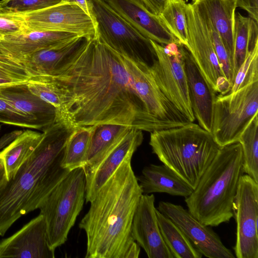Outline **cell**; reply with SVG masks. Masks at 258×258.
Returning <instances> with one entry per match:
<instances>
[{
  "label": "cell",
  "mask_w": 258,
  "mask_h": 258,
  "mask_svg": "<svg viewBox=\"0 0 258 258\" xmlns=\"http://www.w3.org/2000/svg\"><path fill=\"white\" fill-rule=\"evenodd\" d=\"M37 78L56 87L59 116L75 127L108 123L163 130L136 92L122 56L97 39L56 75Z\"/></svg>",
  "instance_id": "cell-1"
},
{
  "label": "cell",
  "mask_w": 258,
  "mask_h": 258,
  "mask_svg": "<svg viewBox=\"0 0 258 258\" xmlns=\"http://www.w3.org/2000/svg\"><path fill=\"white\" fill-rule=\"evenodd\" d=\"M125 159L91 202L80 228L87 236V258H124L135 241L132 225L143 194L131 166Z\"/></svg>",
  "instance_id": "cell-2"
},
{
  "label": "cell",
  "mask_w": 258,
  "mask_h": 258,
  "mask_svg": "<svg viewBox=\"0 0 258 258\" xmlns=\"http://www.w3.org/2000/svg\"><path fill=\"white\" fill-rule=\"evenodd\" d=\"M59 119L43 137L15 175L0 186V236L21 217L37 209L71 171L62 162L67 141L75 130Z\"/></svg>",
  "instance_id": "cell-3"
},
{
  "label": "cell",
  "mask_w": 258,
  "mask_h": 258,
  "mask_svg": "<svg viewBox=\"0 0 258 258\" xmlns=\"http://www.w3.org/2000/svg\"><path fill=\"white\" fill-rule=\"evenodd\" d=\"M239 141L221 147L185 202L188 211L202 223L216 227L233 217L232 204L244 174Z\"/></svg>",
  "instance_id": "cell-4"
},
{
  "label": "cell",
  "mask_w": 258,
  "mask_h": 258,
  "mask_svg": "<svg viewBox=\"0 0 258 258\" xmlns=\"http://www.w3.org/2000/svg\"><path fill=\"white\" fill-rule=\"evenodd\" d=\"M150 133L153 153L193 190L221 148L211 133L194 122Z\"/></svg>",
  "instance_id": "cell-5"
},
{
  "label": "cell",
  "mask_w": 258,
  "mask_h": 258,
  "mask_svg": "<svg viewBox=\"0 0 258 258\" xmlns=\"http://www.w3.org/2000/svg\"><path fill=\"white\" fill-rule=\"evenodd\" d=\"M86 195L83 167L71 170L40 204L50 247L55 250L66 241L70 230L82 210Z\"/></svg>",
  "instance_id": "cell-6"
},
{
  "label": "cell",
  "mask_w": 258,
  "mask_h": 258,
  "mask_svg": "<svg viewBox=\"0 0 258 258\" xmlns=\"http://www.w3.org/2000/svg\"><path fill=\"white\" fill-rule=\"evenodd\" d=\"M97 38L119 54L151 66L156 55L150 40L139 32L105 0H87Z\"/></svg>",
  "instance_id": "cell-7"
},
{
  "label": "cell",
  "mask_w": 258,
  "mask_h": 258,
  "mask_svg": "<svg viewBox=\"0 0 258 258\" xmlns=\"http://www.w3.org/2000/svg\"><path fill=\"white\" fill-rule=\"evenodd\" d=\"M257 114L258 81L234 92L217 95L211 132L216 142L221 147L238 141Z\"/></svg>",
  "instance_id": "cell-8"
},
{
  "label": "cell",
  "mask_w": 258,
  "mask_h": 258,
  "mask_svg": "<svg viewBox=\"0 0 258 258\" xmlns=\"http://www.w3.org/2000/svg\"><path fill=\"white\" fill-rule=\"evenodd\" d=\"M150 42L156 55L150 68L157 84L174 106L194 122L196 118L185 68V45L176 42L164 45L152 40Z\"/></svg>",
  "instance_id": "cell-9"
},
{
  "label": "cell",
  "mask_w": 258,
  "mask_h": 258,
  "mask_svg": "<svg viewBox=\"0 0 258 258\" xmlns=\"http://www.w3.org/2000/svg\"><path fill=\"white\" fill-rule=\"evenodd\" d=\"M186 17L185 46L213 91L219 95L228 93L231 85L222 72L205 18L190 3L187 5Z\"/></svg>",
  "instance_id": "cell-10"
},
{
  "label": "cell",
  "mask_w": 258,
  "mask_h": 258,
  "mask_svg": "<svg viewBox=\"0 0 258 258\" xmlns=\"http://www.w3.org/2000/svg\"><path fill=\"white\" fill-rule=\"evenodd\" d=\"M232 212L236 223V257L258 258V183L247 174L240 178Z\"/></svg>",
  "instance_id": "cell-11"
},
{
  "label": "cell",
  "mask_w": 258,
  "mask_h": 258,
  "mask_svg": "<svg viewBox=\"0 0 258 258\" xmlns=\"http://www.w3.org/2000/svg\"><path fill=\"white\" fill-rule=\"evenodd\" d=\"M134 89L148 112L163 130L191 122L166 97L157 84L150 66L122 55Z\"/></svg>",
  "instance_id": "cell-12"
},
{
  "label": "cell",
  "mask_w": 258,
  "mask_h": 258,
  "mask_svg": "<svg viewBox=\"0 0 258 258\" xmlns=\"http://www.w3.org/2000/svg\"><path fill=\"white\" fill-rule=\"evenodd\" d=\"M22 15L26 32H64L97 38L92 18L76 4L60 3Z\"/></svg>",
  "instance_id": "cell-13"
},
{
  "label": "cell",
  "mask_w": 258,
  "mask_h": 258,
  "mask_svg": "<svg viewBox=\"0 0 258 258\" xmlns=\"http://www.w3.org/2000/svg\"><path fill=\"white\" fill-rule=\"evenodd\" d=\"M156 209L180 228L203 255L209 258L235 257L218 234L188 210L180 205L164 201H161Z\"/></svg>",
  "instance_id": "cell-14"
},
{
  "label": "cell",
  "mask_w": 258,
  "mask_h": 258,
  "mask_svg": "<svg viewBox=\"0 0 258 258\" xmlns=\"http://www.w3.org/2000/svg\"><path fill=\"white\" fill-rule=\"evenodd\" d=\"M44 218L40 214L8 238L0 241V258H53Z\"/></svg>",
  "instance_id": "cell-15"
},
{
  "label": "cell",
  "mask_w": 258,
  "mask_h": 258,
  "mask_svg": "<svg viewBox=\"0 0 258 258\" xmlns=\"http://www.w3.org/2000/svg\"><path fill=\"white\" fill-rule=\"evenodd\" d=\"M153 194H143L133 220L132 235L149 258H173L158 225Z\"/></svg>",
  "instance_id": "cell-16"
},
{
  "label": "cell",
  "mask_w": 258,
  "mask_h": 258,
  "mask_svg": "<svg viewBox=\"0 0 258 258\" xmlns=\"http://www.w3.org/2000/svg\"><path fill=\"white\" fill-rule=\"evenodd\" d=\"M90 39L80 36L67 43L41 49L19 58H10L21 64L33 78L53 76L76 58Z\"/></svg>",
  "instance_id": "cell-17"
},
{
  "label": "cell",
  "mask_w": 258,
  "mask_h": 258,
  "mask_svg": "<svg viewBox=\"0 0 258 258\" xmlns=\"http://www.w3.org/2000/svg\"><path fill=\"white\" fill-rule=\"evenodd\" d=\"M122 18L143 36L161 45L180 43L157 16L151 13L139 0H106Z\"/></svg>",
  "instance_id": "cell-18"
},
{
  "label": "cell",
  "mask_w": 258,
  "mask_h": 258,
  "mask_svg": "<svg viewBox=\"0 0 258 258\" xmlns=\"http://www.w3.org/2000/svg\"><path fill=\"white\" fill-rule=\"evenodd\" d=\"M79 35L64 32L29 31L0 38V55L17 59L41 49L67 43Z\"/></svg>",
  "instance_id": "cell-19"
},
{
  "label": "cell",
  "mask_w": 258,
  "mask_h": 258,
  "mask_svg": "<svg viewBox=\"0 0 258 258\" xmlns=\"http://www.w3.org/2000/svg\"><path fill=\"white\" fill-rule=\"evenodd\" d=\"M185 68L194 114L198 124L211 133L213 109L217 94L203 77L185 46Z\"/></svg>",
  "instance_id": "cell-20"
},
{
  "label": "cell",
  "mask_w": 258,
  "mask_h": 258,
  "mask_svg": "<svg viewBox=\"0 0 258 258\" xmlns=\"http://www.w3.org/2000/svg\"><path fill=\"white\" fill-rule=\"evenodd\" d=\"M0 97L33 118L41 125L43 132L59 118L57 109L30 92L27 84L0 88Z\"/></svg>",
  "instance_id": "cell-21"
},
{
  "label": "cell",
  "mask_w": 258,
  "mask_h": 258,
  "mask_svg": "<svg viewBox=\"0 0 258 258\" xmlns=\"http://www.w3.org/2000/svg\"><path fill=\"white\" fill-rule=\"evenodd\" d=\"M131 128L130 126L115 124L95 125L86 163L83 167L86 176V190L91 185L99 165Z\"/></svg>",
  "instance_id": "cell-22"
},
{
  "label": "cell",
  "mask_w": 258,
  "mask_h": 258,
  "mask_svg": "<svg viewBox=\"0 0 258 258\" xmlns=\"http://www.w3.org/2000/svg\"><path fill=\"white\" fill-rule=\"evenodd\" d=\"M192 6L204 14L220 35L233 69L234 17L236 0H192Z\"/></svg>",
  "instance_id": "cell-23"
},
{
  "label": "cell",
  "mask_w": 258,
  "mask_h": 258,
  "mask_svg": "<svg viewBox=\"0 0 258 258\" xmlns=\"http://www.w3.org/2000/svg\"><path fill=\"white\" fill-rule=\"evenodd\" d=\"M143 141L142 131L132 128L98 166L91 185L86 190V202H91L93 200L100 189L114 174L123 161L128 157H132Z\"/></svg>",
  "instance_id": "cell-24"
},
{
  "label": "cell",
  "mask_w": 258,
  "mask_h": 258,
  "mask_svg": "<svg viewBox=\"0 0 258 258\" xmlns=\"http://www.w3.org/2000/svg\"><path fill=\"white\" fill-rule=\"evenodd\" d=\"M144 194L162 192L186 198L193 189L166 165L150 164L137 178Z\"/></svg>",
  "instance_id": "cell-25"
},
{
  "label": "cell",
  "mask_w": 258,
  "mask_h": 258,
  "mask_svg": "<svg viewBox=\"0 0 258 258\" xmlns=\"http://www.w3.org/2000/svg\"><path fill=\"white\" fill-rule=\"evenodd\" d=\"M43 137V133L25 130L0 151L8 181L34 151Z\"/></svg>",
  "instance_id": "cell-26"
},
{
  "label": "cell",
  "mask_w": 258,
  "mask_h": 258,
  "mask_svg": "<svg viewBox=\"0 0 258 258\" xmlns=\"http://www.w3.org/2000/svg\"><path fill=\"white\" fill-rule=\"evenodd\" d=\"M233 77L248 52L258 46V22L235 12L234 17ZM234 80V79H233Z\"/></svg>",
  "instance_id": "cell-27"
},
{
  "label": "cell",
  "mask_w": 258,
  "mask_h": 258,
  "mask_svg": "<svg viewBox=\"0 0 258 258\" xmlns=\"http://www.w3.org/2000/svg\"><path fill=\"white\" fill-rule=\"evenodd\" d=\"M157 221L164 241L173 258H201L202 254L180 228L156 209Z\"/></svg>",
  "instance_id": "cell-28"
},
{
  "label": "cell",
  "mask_w": 258,
  "mask_h": 258,
  "mask_svg": "<svg viewBox=\"0 0 258 258\" xmlns=\"http://www.w3.org/2000/svg\"><path fill=\"white\" fill-rule=\"evenodd\" d=\"M95 125L75 127L66 144L62 166L71 171L84 167Z\"/></svg>",
  "instance_id": "cell-29"
},
{
  "label": "cell",
  "mask_w": 258,
  "mask_h": 258,
  "mask_svg": "<svg viewBox=\"0 0 258 258\" xmlns=\"http://www.w3.org/2000/svg\"><path fill=\"white\" fill-rule=\"evenodd\" d=\"M185 0H167L157 16L168 31L181 44L187 42V23Z\"/></svg>",
  "instance_id": "cell-30"
},
{
  "label": "cell",
  "mask_w": 258,
  "mask_h": 258,
  "mask_svg": "<svg viewBox=\"0 0 258 258\" xmlns=\"http://www.w3.org/2000/svg\"><path fill=\"white\" fill-rule=\"evenodd\" d=\"M238 141L243 152L244 173L258 183V117L256 115L241 135Z\"/></svg>",
  "instance_id": "cell-31"
},
{
  "label": "cell",
  "mask_w": 258,
  "mask_h": 258,
  "mask_svg": "<svg viewBox=\"0 0 258 258\" xmlns=\"http://www.w3.org/2000/svg\"><path fill=\"white\" fill-rule=\"evenodd\" d=\"M32 78L21 64L0 55V88L27 84Z\"/></svg>",
  "instance_id": "cell-32"
},
{
  "label": "cell",
  "mask_w": 258,
  "mask_h": 258,
  "mask_svg": "<svg viewBox=\"0 0 258 258\" xmlns=\"http://www.w3.org/2000/svg\"><path fill=\"white\" fill-rule=\"evenodd\" d=\"M258 81V46L248 52L238 70L229 92H234L244 86Z\"/></svg>",
  "instance_id": "cell-33"
},
{
  "label": "cell",
  "mask_w": 258,
  "mask_h": 258,
  "mask_svg": "<svg viewBox=\"0 0 258 258\" xmlns=\"http://www.w3.org/2000/svg\"><path fill=\"white\" fill-rule=\"evenodd\" d=\"M0 122L42 131L41 125L33 118L16 109L1 97Z\"/></svg>",
  "instance_id": "cell-34"
},
{
  "label": "cell",
  "mask_w": 258,
  "mask_h": 258,
  "mask_svg": "<svg viewBox=\"0 0 258 258\" xmlns=\"http://www.w3.org/2000/svg\"><path fill=\"white\" fill-rule=\"evenodd\" d=\"M199 12L203 15L206 21L212 43L219 63L224 76L230 84L231 88L234 79L233 69L226 50L220 35L209 20L204 14L200 12Z\"/></svg>",
  "instance_id": "cell-35"
},
{
  "label": "cell",
  "mask_w": 258,
  "mask_h": 258,
  "mask_svg": "<svg viewBox=\"0 0 258 258\" xmlns=\"http://www.w3.org/2000/svg\"><path fill=\"white\" fill-rule=\"evenodd\" d=\"M61 0H3L0 9L13 13H25L52 7Z\"/></svg>",
  "instance_id": "cell-36"
},
{
  "label": "cell",
  "mask_w": 258,
  "mask_h": 258,
  "mask_svg": "<svg viewBox=\"0 0 258 258\" xmlns=\"http://www.w3.org/2000/svg\"><path fill=\"white\" fill-rule=\"evenodd\" d=\"M27 86L33 94L54 106L57 109L59 115L61 101L56 87L52 83L47 81L31 80L27 83Z\"/></svg>",
  "instance_id": "cell-37"
},
{
  "label": "cell",
  "mask_w": 258,
  "mask_h": 258,
  "mask_svg": "<svg viewBox=\"0 0 258 258\" xmlns=\"http://www.w3.org/2000/svg\"><path fill=\"white\" fill-rule=\"evenodd\" d=\"M25 32L26 28L21 14L0 9V38L7 35Z\"/></svg>",
  "instance_id": "cell-38"
},
{
  "label": "cell",
  "mask_w": 258,
  "mask_h": 258,
  "mask_svg": "<svg viewBox=\"0 0 258 258\" xmlns=\"http://www.w3.org/2000/svg\"><path fill=\"white\" fill-rule=\"evenodd\" d=\"M237 7L245 11L248 16L258 22V0H236Z\"/></svg>",
  "instance_id": "cell-39"
},
{
  "label": "cell",
  "mask_w": 258,
  "mask_h": 258,
  "mask_svg": "<svg viewBox=\"0 0 258 258\" xmlns=\"http://www.w3.org/2000/svg\"><path fill=\"white\" fill-rule=\"evenodd\" d=\"M152 14L158 16L162 11L167 0H139Z\"/></svg>",
  "instance_id": "cell-40"
},
{
  "label": "cell",
  "mask_w": 258,
  "mask_h": 258,
  "mask_svg": "<svg viewBox=\"0 0 258 258\" xmlns=\"http://www.w3.org/2000/svg\"><path fill=\"white\" fill-rule=\"evenodd\" d=\"M61 3L76 4L92 18L87 0H61Z\"/></svg>",
  "instance_id": "cell-41"
},
{
  "label": "cell",
  "mask_w": 258,
  "mask_h": 258,
  "mask_svg": "<svg viewBox=\"0 0 258 258\" xmlns=\"http://www.w3.org/2000/svg\"><path fill=\"white\" fill-rule=\"evenodd\" d=\"M140 253V246L134 241L126 252L124 258H138Z\"/></svg>",
  "instance_id": "cell-42"
},
{
  "label": "cell",
  "mask_w": 258,
  "mask_h": 258,
  "mask_svg": "<svg viewBox=\"0 0 258 258\" xmlns=\"http://www.w3.org/2000/svg\"><path fill=\"white\" fill-rule=\"evenodd\" d=\"M8 181V179L3 163L2 160L0 159V186Z\"/></svg>",
  "instance_id": "cell-43"
},
{
  "label": "cell",
  "mask_w": 258,
  "mask_h": 258,
  "mask_svg": "<svg viewBox=\"0 0 258 258\" xmlns=\"http://www.w3.org/2000/svg\"><path fill=\"white\" fill-rule=\"evenodd\" d=\"M1 130H2V125H1V124H0V132H1Z\"/></svg>",
  "instance_id": "cell-44"
},
{
  "label": "cell",
  "mask_w": 258,
  "mask_h": 258,
  "mask_svg": "<svg viewBox=\"0 0 258 258\" xmlns=\"http://www.w3.org/2000/svg\"><path fill=\"white\" fill-rule=\"evenodd\" d=\"M0 4H1V1H0Z\"/></svg>",
  "instance_id": "cell-45"
}]
</instances>
